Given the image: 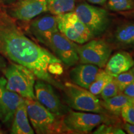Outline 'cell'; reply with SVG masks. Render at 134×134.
Returning a JSON list of instances; mask_svg holds the SVG:
<instances>
[{
	"instance_id": "1",
	"label": "cell",
	"mask_w": 134,
	"mask_h": 134,
	"mask_svg": "<svg viewBox=\"0 0 134 134\" xmlns=\"http://www.w3.org/2000/svg\"><path fill=\"white\" fill-rule=\"evenodd\" d=\"M0 54L13 62L31 70L38 79L63 89L48 71V66L54 62H62L45 48L25 36L9 14L0 9Z\"/></svg>"
},
{
	"instance_id": "2",
	"label": "cell",
	"mask_w": 134,
	"mask_h": 134,
	"mask_svg": "<svg viewBox=\"0 0 134 134\" xmlns=\"http://www.w3.org/2000/svg\"><path fill=\"white\" fill-rule=\"evenodd\" d=\"M24 99L28 117L37 133H61L67 132L63 122V116L51 113L37 99Z\"/></svg>"
},
{
	"instance_id": "3",
	"label": "cell",
	"mask_w": 134,
	"mask_h": 134,
	"mask_svg": "<svg viewBox=\"0 0 134 134\" xmlns=\"http://www.w3.org/2000/svg\"><path fill=\"white\" fill-rule=\"evenodd\" d=\"M63 91L65 102L73 109L77 111L108 114L109 112L103 106L100 100L87 89L73 83L66 82Z\"/></svg>"
},
{
	"instance_id": "4",
	"label": "cell",
	"mask_w": 134,
	"mask_h": 134,
	"mask_svg": "<svg viewBox=\"0 0 134 134\" xmlns=\"http://www.w3.org/2000/svg\"><path fill=\"white\" fill-rule=\"evenodd\" d=\"M6 88L24 98L36 99L34 93L36 78L31 70L18 63H11L5 68Z\"/></svg>"
},
{
	"instance_id": "5",
	"label": "cell",
	"mask_w": 134,
	"mask_h": 134,
	"mask_svg": "<svg viewBox=\"0 0 134 134\" xmlns=\"http://www.w3.org/2000/svg\"><path fill=\"white\" fill-rule=\"evenodd\" d=\"M36 38L51 49L55 56L67 66H74L79 61L76 43L59 31L46 34Z\"/></svg>"
},
{
	"instance_id": "6",
	"label": "cell",
	"mask_w": 134,
	"mask_h": 134,
	"mask_svg": "<svg viewBox=\"0 0 134 134\" xmlns=\"http://www.w3.org/2000/svg\"><path fill=\"white\" fill-rule=\"evenodd\" d=\"M109 117L104 114L69 110L63 117V122L67 132L87 133L102 124H110L111 119Z\"/></svg>"
},
{
	"instance_id": "7",
	"label": "cell",
	"mask_w": 134,
	"mask_h": 134,
	"mask_svg": "<svg viewBox=\"0 0 134 134\" xmlns=\"http://www.w3.org/2000/svg\"><path fill=\"white\" fill-rule=\"evenodd\" d=\"M75 12L94 37L103 34L110 26V15L101 8L88 3H81L75 8Z\"/></svg>"
},
{
	"instance_id": "8",
	"label": "cell",
	"mask_w": 134,
	"mask_h": 134,
	"mask_svg": "<svg viewBox=\"0 0 134 134\" xmlns=\"http://www.w3.org/2000/svg\"><path fill=\"white\" fill-rule=\"evenodd\" d=\"M55 16L58 31L73 42L83 44L94 37L75 11Z\"/></svg>"
},
{
	"instance_id": "9",
	"label": "cell",
	"mask_w": 134,
	"mask_h": 134,
	"mask_svg": "<svg viewBox=\"0 0 134 134\" xmlns=\"http://www.w3.org/2000/svg\"><path fill=\"white\" fill-rule=\"evenodd\" d=\"M76 48L80 62L100 68L105 66L113 51L111 46L103 39H91L83 46L77 45Z\"/></svg>"
},
{
	"instance_id": "10",
	"label": "cell",
	"mask_w": 134,
	"mask_h": 134,
	"mask_svg": "<svg viewBox=\"0 0 134 134\" xmlns=\"http://www.w3.org/2000/svg\"><path fill=\"white\" fill-rule=\"evenodd\" d=\"M34 93L36 99L54 114L64 116L69 111L61 102L51 84L38 80L35 83Z\"/></svg>"
},
{
	"instance_id": "11",
	"label": "cell",
	"mask_w": 134,
	"mask_h": 134,
	"mask_svg": "<svg viewBox=\"0 0 134 134\" xmlns=\"http://www.w3.org/2000/svg\"><path fill=\"white\" fill-rule=\"evenodd\" d=\"M24 98L6 88V80L0 77V120L8 126L12 123L15 112Z\"/></svg>"
},
{
	"instance_id": "12",
	"label": "cell",
	"mask_w": 134,
	"mask_h": 134,
	"mask_svg": "<svg viewBox=\"0 0 134 134\" xmlns=\"http://www.w3.org/2000/svg\"><path fill=\"white\" fill-rule=\"evenodd\" d=\"M47 11V0H19L13 4L9 16L19 21H29Z\"/></svg>"
},
{
	"instance_id": "13",
	"label": "cell",
	"mask_w": 134,
	"mask_h": 134,
	"mask_svg": "<svg viewBox=\"0 0 134 134\" xmlns=\"http://www.w3.org/2000/svg\"><path fill=\"white\" fill-rule=\"evenodd\" d=\"M99 70L96 65L81 63L70 70V79L75 85L88 89L96 78Z\"/></svg>"
},
{
	"instance_id": "14",
	"label": "cell",
	"mask_w": 134,
	"mask_h": 134,
	"mask_svg": "<svg viewBox=\"0 0 134 134\" xmlns=\"http://www.w3.org/2000/svg\"><path fill=\"white\" fill-rule=\"evenodd\" d=\"M134 60L129 53L119 51L109 58L105 65V71L115 77L123 72L129 71L133 66Z\"/></svg>"
},
{
	"instance_id": "15",
	"label": "cell",
	"mask_w": 134,
	"mask_h": 134,
	"mask_svg": "<svg viewBox=\"0 0 134 134\" xmlns=\"http://www.w3.org/2000/svg\"><path fill=\"white\" fill-rule=\"evenodd\" d=\"M11 133L13 134L34 133V130L29 124L24 98L21 100L14 113L11 125Z\"/></svg>"
},
{
	"instance_id": "16",
	"label": "cell",
	"mask_w": 134,
	"mask_h": 134,
	"mask_svg": "<svg viewBox=\"0 0 134 134\" xmlns=\"http://www.w3.org/2000/svg\"><path fill=\"white\" fill-rule=\"evenodd\" d=\"M30 31L36 38L48 33L59 31L55 15H46L33 20L30 25Z\"/></svg>"
},
{
	"instance_id": "17",
	"label": "cell",
	"mask_w": 134,
	"mask_h": 134,
	"mask_svg": "<svg viewBox=\"0 0 134 134\" xmlns=\"http://www.w3.org/2000/svg\"><path fill=\"white\" fill-rule=\"evenodd\" d=\"M114 38L121 47L134 46V23L127 22L119 25L114 34Z\"/></svg>"
},
{
	"instance_id": "18",
	"label": "cell",
	"mask_w": 134,
	"mask_h": 134,
	"mask_svg": "<svg viewBox=\"0 0 134 134\" xmlns=\"http://www.w3.org/2000/svg\"><path fill=\"white\" fill-rule=\"evenodd\" d=\"M100 103L109 113L119 115L124 106L127 104H133V99L124 93H118L112 98L104 100L103 102L100 101Z\"/></svg>"
},
{
	"instance_id": "19",
	"label": "cell",
	"mask_w": 134,
	"mask_h": 134,
	"mask_svg": "<svg viewBox=\"0 0 134 134\" xmlns=\"http://www.w3.org/2000/svg\"><path fill=\"white\" fill-rule=\"evenodd\" d=\"M77 0H47L48 11L57 15L73 11Z\"/></svg>"
},
{
	"instance_id": "20",
	"label": "cell",
	"mask_w": 134,
	"mask_h": 134,
	"mask_svg": "<svg viewBox=\"0 0 134 134\" xmlns=\"http://www.w3.org/2000/svg\"><path fill=\"white\" fill-rule=\"evenodd\" d=\"M114 77L107 73L105 70H99L94 81L89 87V91L94 95L100 94L107 83L112 81Z\"/></svg>"
},
{
	"instance_id": "21",
	"label": "cell",
	"mask_w": 134,
	"mask_h": 134,
	"mask_svg": "<svg viewBox=\"0 0 134 134\" xmlns=\"http://www.w3.org/2000/svg\"><path fill=\"white\" fill-rule=\"evenodd\" d=\"M107 7L115 12L130 11L134 9V0H108Z\"/></svg>"
},
{
	"instance_id": "22",
	"label": "cell",
	"mask_w": 134,
	"mask_h": 134,
	"mask_svg": "<svg viewBox=\"0 0 134 134\" xmlns=\"http://www.w3.org/2000/svg\"><path fill=\"white\" fill-rule=\"evenodd\" d=\"M113 80L117 84L119 91L122 92L124 90L130 83L134 82V75L130 70L123 72L114 77Z\"/></svg>"
},
{
	"instance_id": "23",
	"label": "cell",
	"mask_w": 134,
	"mask_h": 134,
	"mask_svg": "<svg viewBox=\"0 0 134 134\" xmlns=\"http://www.w3.org/2000/svg\"><path fill=\"white\" fill-rule=\"evenodd\" d=\"M119 90L117 84L115 83L114 80H113L106 84L100 94L102 99L103 100H105L117 95L119 93Z\"/></svg>"
},
{
	"instance_id": "24",
	"label": "cell",
	"mask_w": 134,
	"mask_h": 134,
	"mask_svg": "<svg viewBox=\"0 0 134 134\" xmlns=\"http://www.w3.org/2000/svg\"><path fill=\"white\" fill-rule=\"evenodd\" d=\"M122 118L127 123L134 124V105L127 104L123 107L121 111Z\"/></svg>"
},
{
	"instance_id": "25",
	"label": "cell",
	"mask_w": 134,
	"mask_h": 134,
	"mask_svg": "<svg viewBox=\"0 0 134 134\" xmlns=\"http://www.w3.org/2000/svg\"><path fill=\"white\" fill-rule=\"evenodd\" d=\"M94 133H125L118 127H114L107 124H102L99 125Z\"/></svg>"
},
{
	"instance_id": "26",
	"label": "cell",
	"mask_w": 134,
	"mask_h": 134,
	"mask_svg": "<svg viewBox=\"0 0 134 134\" xmlns=\"http://www.w3.org/2000/svg\"><path fill=\"white\" fill-rule=\"evenodd\" d=\"M62 62H54L51 63L48 66V71L51 75H60L63 73V68Z\"/></svg>"
},
{
	"instance_id": "27",
	"label": "cell",
	"mask_w": 134,
	"mask_h": 134,
	"mask_svg": "<svg viewBox=\"0 0 134 134\" xmlns=\"http://www.w3.org/2000/svg\"><path fill=\"white\" fill-rule=\"evenodd\" d=\"M124 94L130 98H134V82L129 85L122 91Z\"/></svg>"
},
{
	"instance_id": "28",
	"label": "cell",
	"mask_w": 134,
	"mask_h": 134,
	"mask_svg": "<svg viewBox=\"0 0 134 134\" xmlns=\"http://www.w3.org/2000/svg\"><path fill=\"white\" fill-rule=\"evenodd\" d=\"M122 127L127 132V133L134 134V124H130L126 122L123 125Z\"/></svg>"
},
{
	"instance_id": "29",
	"label": "cell",
	"mask_w": 134,
	"mask_h": 134,
	"mask_svg": "<svg viewBox=\"0 0 134 134\" xmlns=\"http://www.w3.org/2000/svg\"><path fill=\"white\" fill-rule=\"evenodd\" d=\"M120 14L123 15L124 16L126 17V18L134 19V9L132 10H130V11L120 12Z\"/></svg>"
},
{
	"instance_id": "30",
	"label": "cell",
	"mask_w": 134,
	"mask_h": 134,
	"mask_svg": "<svg viewBox=\"0 0 134 134\" xmlns=\"http://www.w3.org/2000/svg\"><path fill=\"white\" fill-rule=\"evenodd\" d=\"M87 1L92 4H103L106 2L108 0H86Z\"/></svg>"
},
{
	"instance_id": "31",
	"label": "cell",
	"mask_w": 134,
	"mask_h": 134,
	"mask_svg": "<svg viewBox=\"0 0 134 134\" xmlns=\"http://www.w3.org/2000/svg\"><path fill=\"white\" fill-rule=\"evenodd\" d=\"M3 68H6V63H5L4 58L0 56V70Z\"/></svg>"
},
{
	"instance_id": "32",
	"label": "cell",
	"mask_w": 134,
	"mask_h": 134,
	"mask_svg": "<svg viewBox=\"0 0 134 134\" xmlns=\"http://www.w3.org/2000/svg\"><path fill=\"white\" fill-rule=\"evenodd\" d=\"M0 1L4 4H14L16 0H0Z\"/></svg>"
},
{
	"instance_id": "33",
	"label": "cell",
	"mask_w": 134,
	"mask_h": 134,
	"mask_svg": "<svg viewBox=\"0 0 134 134\" xmlns=\"http://www.w3.org/2000/svg\"><path fill=\"white\" fill-rule=\"evenodd\" d=\"M130 71H131V73H132V74H133V75H134V64H133V66L131 68H130V69L129 70Z\"/></svg>"
},
{
	"instance_id": "34",
	"label": "cell",
	"mask_w": 134,
	"mask_h": 134,
	"mask_svg": "<svg viewBox=\"0 0 134 134\" xmlns=\"http://www.w3.org/2000/svg\"><path fill=\"white\" fill-rule=\"evenodd\" d=\"M133 105H134V98L133 99Z\"/></svg>"
},
{
	"instance_id": "35",
	"label": "cell",
	"mask_w": 134,
	"mask_h": 134,
	"mask_svg": "<svg viewBox=\"0 0 134 134\" xmlns=\"http://www.w3.org/2000/svg\"><path fill=\"white\" fill-rule=\"evenodd\" d=\"M1 133H3V132L1 131V130H0V134H1Z\"/></svg>"
}]
</instances>
